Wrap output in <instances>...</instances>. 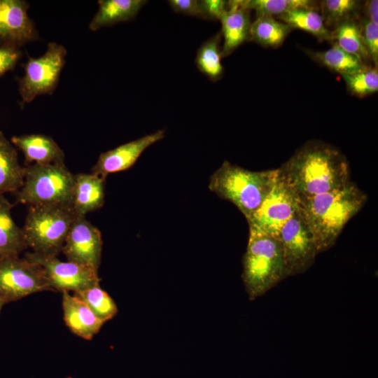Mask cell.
<instances>
[{
	"mask_svg": "<svg viewBox=\"0 0 378 378\" xmlns=\"http://www.w3.org/2000/svg\"><path fill=\"white\" fill-rule=\"evenodd\" d=\"M278 174L300 204L351 181L346 158L335 146L319 140L302 145L278 169Z\"/></svg>",
	"mask_w": 378,
	"mask_h": 378,
	"instance_id": "1",
	"label": "cell"
},
{
	"mask_svg": "<svg viewBox=\"0 0 378 378\" xmlns=\"http://www.w3.org/2000/svg\"><path fill=\"white\" fill-rule=\"evenodd\" d=\"M366 194L354 183L300 204L318 253L332 246L347 222L363 207Z\"/></svg>",
	"mask_w": 378,
	"mask_h": 378,
	"instance_id": "2",
	"label": "cell"
},
{
	"mask_svg": "<svg viewBox=\"0 0 378 378\" xmlns=\"http://www.w3.org/2000/svg\"><path fill=\"white\" fill-rule=\"evenodd\" d=\"M277 177L278 169L251 171L225 161L211 175L209 188L233 203L248 220L270 194Z\"/></svg>",
	"mask_w": 378,
	"mask_h": 378,
	"instance_id": "3",
	"label": "cell"
},
{
	"mask_svg": "<svg viewBox=\"0 0 378 378\" xmlns=\"http://www.w3.org/2000/svg\"><path fill=\"white\" fill-rule=\"evenodd\" d=\"M242 279L250 300L262 295L287 276L279 239L249 226V237L243 257Z\"/></svg>",
	"mask_w": 378,
	"mask_h": 378,
	"instance_id": "4",
	"label": "cell"
},
{
	"mask_svg": "<svg viewBox=\"0 0 378 378\" xmlns=\"http://www.w3.org/2000/svg\"><path fill=\"white\" fill-rule=\"evenodd\" d=\"M22 187L16 192L17 202L32 206L71 209L74 176L64 164L24 166Z\"/></svg>",
	"mask_w": 378,
	"mask_h": 378,
	"instance_id": "5",
	"label": "cell"
},
{
	"mask_svg": "<svg viewBox=\"0 0 378 378\" xmlns=\"http://www.w3.org/2000/svg\"><path fill=\"white\" fill-rule=\"evenodd\" d=\"M76 217L68 207L28 206L22 227L27 247L37 254L57 256Z\"/></svg>",
	"mask_w": 378,
	"mask_h": 378,
	"instance_id": "6",
	"label": "cell"
},
{
	"mask_svg": "<svg viewBox=\"0 0 378 378\" xmlns=\"http://www.w3.org/2000/svg\"><path fill=\"white\" fill-rule=\"evenodd\" d=\"M66 48L59 43L50 42L45 53L38 57H29L24 74L18 80L22 102L28 104L41 94H51L59 82L65 64Z\"/></svg>",
	"mask_w": 378,
	"mask_h": 378,
	"instance_id": "7",
	"label": "cell"
},
{
	"mask_svg": "<svg viewBox=\"0 0 378 378\" xmlns=\"http://www.w3.org/2000/svg\"><path fill=\"white\" fill-rule=\"evenodd\" d=\"M52 290L42 267L19 255L0 258V297L6 303Z\"/></svg>",
	"mask_w": 378,
	"mask_h": 378,
	"instance_id": "8",
	"label": "cell"
},
{
	"mask_svg": "<svg viewBox=\"0 0 378 378\" xmlns=\"http://www.w3.org/2000/svg\"><path fill=\"white\" fill-rule=\"evenodd\" d=\"M278 239L282 248L287 276L305 272L318 253L300 207L281 227Z\"/></svg>",
	"mask_w": 378,
	"mask_h": 378,
	"instance_id": "9",
	"label": "cell"
},
{
	"mask_svg": "<svg viewBox=\"0 0 378 378\" xmlns=\"http://www.w3.org/2000/svg\"><path fill=\"white\" fill-rule=\"evenodd\" d=\"M24 257L42 267L52 291L76 293L99 284L98 271L86 266L33 252Z\"/></svg>",
	"mask_w": 378,
	"mask_h": 378,
	"instance_id": "10",
	"label": "cell"
},
{
	"mask_svg": "<svg viewBox=\"0 0 378 378\" xmlns=\"http://www.w3.org/2000/svg\"><path fill=\"white\" fill-rule=\"evenodd\" d=\"M299 207L298 199L278 174L272 190L247 222L248 226L278 239L280 229Z\"/></svg>",
	"mask_w": 378,
	"mask_h": 378,
	"instance_id": "11",
	"label": "cell"
},
{
	"mask_svg": "<svg viewBox=\"0 0 378 378\" xmlns=\"http://www.w3.org/2000/svg\"><path fill=\"white\" fill-rule=\"evenodd\" d=\"M102 246L100 230L85 216H76L66 235L62 251L68 261L98 271Z\"/></svg>",
	"mask_w": 378,
	"mask_h": 378,
	"instance_id": "12",
	"label": "cell"
},
{
	"mask_svg": "<svg viewBox=\"0 0 378 378\" xmlns=\"http://www.w3.org/2000/svg\"><path fill=\"white\" fill-rule=\"evenodd\" d=\"M29 7L24 0H0L1 46L20 48L38 40V31L28 15Z\"/></svg>",
	"mask_w": 378,
	"mask_h": 378,
	"instance_id": "13",
	"label": "cell"
},
{
	"mask_svg": "<svg viewBox=\"0 0 378 378\" xmlns=\"http://www.w3.org/2000/svg\"><path fill=\"white\" fill-rule=\"evenodd\" d=\"M164 135V130H159L101 153L92 172L106 178L110 174L130 169L147 148L162 139Z\"/></svg>",
	"mask_w": 378,
	"mask_h": 378,
	"instance_id": "14",
	"label": "cell"
},
{
	"mask_svg": "<svg viewBox=\"0 0 378 378\" xmlns=\"http://www.w3.org/2000/svg\"><path fill=\"white\" fill-rule=\"evenodd\" d=\"M249 11L244 1H227V10L220 20V34L223 37L222 57L230 55L244 43L250 41L251 21Z\"/></svg>",
	"mask_w": 378,
	"mask_h": 378,
	"instance_id": "15",
	"label": "cell"
},
{
	"mask_svg": "<svg viewBox=\"0 0 378 378\" xmlns=\"http://www.w3.org/2000/svg\"><path fill=\"white\" fill-rule=\"evenodd\" d=\"M11 143L20 149L27 165L64 164L65 155L57 142L42 134L12 136Z\"/></svg>",
	"mask_w": 378,
	"mask_h": 378,
	"instance_id": "16",
	"label": "cell"
},
{
	"mask_svg": "<svg viewBox=\"0 0 378 378\" xmlns=\"http://www.w3.org/2000/svg\"><path fill=\"white\" fill-rule=\"evenodd\" d=\"M105 179L92 172L75 174L71 209L76 216H85L103 206Z\"/></svg>",
	"mask_w": 378,
	"mask_h": 378,
	"instance_id": "17",
	"label": "cell"
},
{
	"mask_svg": "<svg viewBox=\"0 0 378 378\" xmlns=\"http://www.w3.org/2000/svg\"><path fill=\"white\" fill-rule=\"evenodd\" d=\"M64 321L76 335L90 340L99 332L104 322L76 295L62 293Z\"/></svg>",
	"mask_w": 378,
	"mask_h": 378,
	"instance_id": "18",
	"label": "cell"
},
{
	"mask_svg": "<svg viewBox=\"0 0 378 378\" xmlns=\"http://www.w3.org/2000/svg\"><path fill=\"white\" fill-rule=\"evenodd\" d=\"M146 3L145 0H99L98 10L88 27L95 31L102 27L130 21Z\"/></svg>",
	"mask_w": 378,
	"mask_h": 378,
	"instance_id": "19",
	"label": "cell"
},
{
	"mask_svg": "<svg viewBox=\"0 0 378 378\" xmlns=\"http://www.w3.org/2000/svg\"><path fill=\"white\" fill-rule=\"evenodd\" d=\"M25 167L18 162V153L0 130V196L17 192L23 186Z\"/></svg>",
	"mask_w": 378,
	"mask_h": 378,
	"instance_id": "20",
	"label": "cell"
},
{
	"mask_svg": "<svg viewBox=\"0 0 378 378\" xmlns=\"http://www.w3.org/2000/svg\"><path fill=\"white\" fill-rule=\"evenodd\" d=\"M14 204L0 196V258L20 255L27 248L22 227L12 218Z\"/></svg>",
	"mask_w": 378,
	"mask_h": 378,
	"instance_id": "21",
	"label": "cell"
},
{
	"mask_svg": "<svg viewBox=\"0 0 378 378\" xmlns=\"http://www.w3.org/2000/svg\"><path fill=\"white\" fill-rule=\"evenodd\" d=\"M306 52L314 61L340 74L342 76L354 74L370 67L359 58L343 50L335 43H332V47L325 51L307 50Z\"/></svg>",
	"mask_w": 378,
	"mask_h": 378,
	"instance_id": "22",
	"label": "cell"
},
{
	"mask_svg": "<svg viewBox=\"0 0 378 378\" xmlns=\"http://www.w3.org/2000/svg\"><path fill=\"white\" fill-rule=\"evenodd\" d=\"M293 29L272 16H259L251 22L250 41L266 48L281 46Z\"/></svg>",
	"mask_w": 378,
	"mask_h": 378,
	"instance_id": "23",
	"label": "cell"
},
{
	"mask_svg": "<svg viewBox=\"0 0 378 378\" xmlns=\"http://www.w3.org/2000/svg\"><path fill=\"white\" fill-rule=\"evenodd\" d=\"M221 34L218 32L202 43L197 51L195 63L198 70L212 82L221 79L224 68L221 63L220 43Z\"/></svg>",
	"mask_w": 378,
	"mask_h": 378,
	"instance_id": "24",
	"label": "cell"
},
{
	"mask_svg": "<svg viewBox=\"0 0 378 378\" xmlns=\"http://www.w3.org/2000/svg\"><path fill=\"white\" fill-rule=\"evenodd\" d=\"M278 18L292 29L307 31L320 41H332V31L326 27L321 14L314 9L298 8Z\"/></svg>",
	"mask_w": 378,
	"mask_h": 378,
	"instance_id": "25",
	"label": "cell"
},
{
	"mask_svg": "<svg viewBox=\"0 0 378 378\" xmlns=\"http://www.w3.org/2000/svg\"><path fill=\"white\" fill-rule=\"evenodd\" d=\"M332 42L363 62L370 59L362 39L359 24L354 20L337 26L332 31Z\"/></svg>",
	"mask_w": 378,
	"mask_h": 378,
	"instance_id": "26",
	"label": "cell"
},
{
	"mask_svg": "<svg viewBox=\"0 0 378 378\" xmlns=\"http://www.w3.org/2000/svg\"><path fill=\"white\" fill-rule=\"evenodd\" d=\"M73 294L86 304L96 316L104 323L113 318L118 313L115 301L99 284Z\"/></svg>",
	"mask_w": 378,
	"mask_h": 378,
	"instance_id": "27",
	"label": "cell"
},
{
	"mask_svg": "<svg viewBox=\"0 0 378 378\" xmlns=\"http://www.w3.org/2000/svg\"><path fill=\"white\" fill-rule=\"evenodd\" d=\"M321 17L326 27H336L354 20L360 8V2L355 0H323L319 2Z\"/></svg>",
	"mask_w": 378,
	"mask_h": 378,
	"instance_id": "28",
	"label": "cell"
},
{
	"mask_svg": "<svg viewBox=\"0 0 378 378\" xmlns=\"http://www.w3.org/2000/svg\"><path fill=\"white\" fill-rule=\"evenodd\" d=\"M244 4L255 11L256 17H279L298 8H316V3L309 0H248Z\"/></svg>",
	"mask_w": 378,
	"mask_h": 378,
	"instance_id": "29",
	"label": "cell"
},
{
	"mask_svg": "<svg viewBox=\"0 0 378 378\" xmlns=\"http://www.w3.org/2000/svg\"><path fill=\"white\" fill-rule=\"evenodd\" d=\"M348 90L354 95L363 97L378 90L377 67H369L360 72L342 76Z\"/></svg>",
	"mask_w": 378,
	"mask_h": 378,
	"instance_id": "30",
	"label": "cell"
},
{
	"mask_svg": "<svg viewBox=\"0 0 378 378\" xmlns=\"http://www.w3.org/2000/svg\"><path fill=\"white\" fill-rule=\"evenodd\" d=\"M362 39L370 59L377 67L378 62V24L368 19H363L359 24Z\"/></svg>",
	"mask_w": 378,
	"mask_h": 378,
	"instance_id": "31",
	"label": "cell"
},
{
	"mask_svg": "<svg viewBox=\"0 0 378 378\" xmlns=\"http://www.w3.org/2000/svg\"><path fill=\"white\" fill-rule=\"evenodd\" d=\"M21 57L20 48L0 45V78L14 69Z\"/></svg>",
	"mask_w": 378,
	"mask_h": 378,
	"instance_id": "32",
	"label": "cell"
},
{
	"mask_svg": "<svg viewBox=\"0 0 378 378\" xmlns=\"http://www.w3.org/2000/svg\"><path fill=\"white\" fill-rule=\"evenodd\" d=\"M204 20H220L227 10V1L222 0L200 1Z\"/></svg>",
	"mask_w": 378,
	"mask_h": 378,
	"instance_id": "33",
	"label": "cell"
},
{
	"mask_svg": "<svg viewBox=\"0 0 378 378\" xmlns=\"http://www.w3.org/2000/svg\"><path fill=\"white\" fill-rule=\"evenodd\" d=\"M167 2L171 8L176 13H181L204 19L200 1L169 0Z\"/></svg>",
	"mask_w": 378,
	"mask_h": 378,
	"instance_id": "34",
	"label": "cell"
},
{
	"mask_svg": "<svg viewBox=\"0 0 378 378\" xmlns=\"http://www.w3.org/2000/svg\"><path fill=\"white\" fill-rule=\"evenodd\" d=\"M364 11L366 19L372 22L378 24V1H366L364 6Z\"/></svg>",
	"mask_w": 378,
	"mask_h": 378,
	"instance_id": "35",
	"label": "cell"
},
{
	"mask_svg": "<svg viewBox=\"0 0 378 378\" xmlns=\"http://www.w3.org/2000/svg\"><path fill=\"white\" fill-rule=\"evenodd\" d=\"M6 301L0 297V312L3 307V306L6 304Z\"/></svg>",
	"mask_w": 378,
	"mask_h": 378,
	"instance_id": "36",
	"label": "cell"
}]
</instances>
